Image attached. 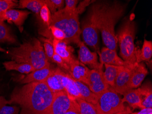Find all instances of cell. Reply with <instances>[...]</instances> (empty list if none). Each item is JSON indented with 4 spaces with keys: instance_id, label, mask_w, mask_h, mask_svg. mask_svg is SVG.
<instances>
[{
    "instance_id": "cell-1",
    "label": "cell",
    "mask_w": 152,
    "mask_h": 114,
    "mask_svg": "<svg viewBox=\"0 0 152 114\" xmlns=\"http://www.w3.org/2000/svg\"><path fill=\"white\" fill-rule=\"evenodd\" d=\"M54 94L45 82H32L14 89L8 104L19 105L20 114H48Z\"/></svg>"
},
{
    "instance_id": "cell-2",
    "label": "cell",
    "mask_w": 152,
    "mask_h": 114,
    "mask_svg": "<svg viewBox=\"0 0 152 114\" xmlns=\"http://www.w3.org/2000/svg\"><path fill=\"white\" fill-rule=\"evenodd\" d=\"M125 8V5L115 1H99L93 4L90 9L88 18L101 32L103 43L110 49H117L118 39L114 27L124 13Z\"/></svg>"
},
{
    "instance_id": "cell-3",
    "label": "cell",
    "mask_w": 152,
    "mask_h": 114,
    "mask_svg": "<svg viewBox=\"0 0 152 114\" xmlns=\"http://www.w3.org/2000/svg\"><path fill=\"white\" fill-rule=\"evenodd\" d=\"M12 60L18 63H27L37 69L50 66L44 49L38 39L24 42L19 47L13 48L10 53Z\"/></svg>"
},
{
    "instance_id": "cell-4",
    "label": "cell",
    "mask_w": 152,
    "mask_h": 114,
    "mask_svg": "<svg viewBox=\"0 0 152 114\" xmlns=\"http://www.w3.org/2000/svg\"><path fill=\"white\" fill-rule=\"evenodd\" d=\"M50 26L58 27L64 32L65 41L67 43H73L77 44L81 41V31L77 12L68 13L63 8L57 11L52 15Z\"/></svg>"
},
{
    "instance_id": "cell-5",
    "label": "cell",
    "mask_w": 152,
    "mask_h": 114,
    "mask_svg": "<svg viewBox=\"0 0 152 114\" xmlns=\"http://www.w3.org/2000/svg\"><path fill=\"white\" fill-rule=\"evenodd\" d=\"M135 36V26L131 20L124 23L117 36L120 47V55L123 60L128 64L136 62V49L134 41Z\"/></svg>"
},
{
    "instance_id": "cell-6",
    "label": "cell",
    "mask_w": 152,
    "mask_h": 114,
    "mask_svg": "<svg viewBox=\"0 0 152 114\" xmlns=\"http://www.w3.org/2000/svg\"><path fill=\"white\" fill-rule=\"evenodd\" d=\"M95 107L100 114H129L131 110L126 108L118 93L112 87L99 96Z\"/></svg>"
},
{
    "instance_id": "cell-7",
    "label": "cell",
    "mask_w": 152,
    "mask_h": 114,
    "mask_svg": "<svg viewBox=\"0 0 152 114\" xmlns=\"http://www.w3.org/2000/svg\"><path fill=\"white\" fill-rule=\"evenodd\" d=\"M88 86L96 95L100 96L107 90L110 86L105 80L102 70H90Z\"/></svg>"
},
{
    "instance_id": "cell-8",
    "label": "cell",
    "mask_w": 152,
    "mask_h": 114,
    "mask_svg": "<svg viewBox=\"0 0 152 114\" xmlns=\"http://www.w3.org/2000/svg\"><path fill=\"white\" fill-rule=\"evenodd\" d=\"M74 100L68 97L65 91L54 94L53 100L48 114H65L69 109Z\"/></svg>"
},
{
    "instance_id": "cell-9",
    "label": "cell",
    "mask_w": 152,
    "mask_h": 114,
    "mask_svg": "<svg viewBox=\"0 0 152 114\" xmlns=\"http://www.w3.org/2000/svg\"><path fill=\"white\" fill-rule=\"evenodd\" d=\"M79 47V59L83 64L87 65L95 70H102V65L99 63L96 52H92L86 47L84 43L80 41L77 44Z\"/></svg>"
},
{
    "instance_id": "cell-10",
    "label": "cell",
    "mask_w": 152,
    "mask_h": 114,
    "mask_svg": "<svg viewBox=\"0 0 152 114\" xmlns=\"http://www.w3.org/2000/svg\"><path fill=\"white\" fill-rule=\"evenodd\" d=\"M125 67L130 69L131 79L130 83V89H134L141 85L142 82L148 74V70L143 63H136L128 64Z\"/></svg>"
},
{
    "instance_id": "cell-11",
    "label": "cell",
    "mask_w": 152,
    "mask_h": 114,
    "mask_svg": "<svg viewBox=\"0 0 152 114\" xmlns=\"http://www.w3.org/2000/svg\"><path fill=\"white\" fill-rule=\"evenodd\" d=\"M82 33L84 42L86 44L98 49V30L94 24L87 18L83 24Z\"/></svg>"
},
{
    "instance_id": "cell-12",
    "label": "cell",
    "mask_w": 152,
    "mask_h": 114,
    "mask_svg": "<svg viewBox=\"0 0 152 114\" xmlns=\"http://www.w3.org/2000/svg\"><path fill=\"white\" fill-rule=\"evenodd\" d=\"M131 74L129 68L123 67L116 77L113 87L116 93L124 95L127 91L131 89L130 87Z\"/></svg>"
},
{
    "instance_id": "cell-13",
    "label": "cell",
    "mask_w": 152,
    "mask_h": 114,
    "mask_svg": "<svg viewBox=\"0 0 152 114\" xmlns=\"http://www.w3.org/2000/svg\"><path fill=\"white\" fill-rule=\"evenodd\" d=\"M69 66L70 74L73 79L88 85L90 70L76 59L72 61Z\"/></svg>"
},
{
    "instance_id": "cell-14",
    "label": "cell",
    "mask_w": 152,
    "mask_h": 114,
    "mask_svg": "<svg viewBox=\"0 0 152 114\" xmlns=\"http://www.w3.org/2000/svg\"><path fill=\"white\" fill-rule=\"evenodd\" d=\"M53 45L54 53L59 55L68 65L75 60L73 55V48L67 45L65 41L53 39Z\"/></svg>"
},
{
    "instance_id": "cell-15",
    "label": "cell",
    "mask_w": 152,
    "mask_h": 114,
    "mask_svg": "<svg viewBox=\"0 0 152 114\" xmlns=\"http://www.w3.org/2000/svg\"><path fill=\"white\" fill-rule=\"evenodd\" d=\"M65 73L59 68L53 69L45 83L53 92L57 93L64 90L63 85V79Z\"/></svg>"
},
{
    "instance_id": "cell-16",
    "label": "cell",
    "mask_w": 152,
    "mask_h": 114,
    "mask_svg": "<svg viewBox=\"0 0 152 114\" xmlns=\"http://www.w3.org/2000/svg\"><path fill=\"white\" fill-rule=\"evenodd\" d=\"M30 13L27 11L9 9L0 14V19L10 21L17 26L20 27L23 24L25 21Z\"/></svg>"
},
{
    "instance_id": "cell-17",
    "label": "cell",
    "mask_w": 152,
    "mask_h": 114,
    "mask_svg": "<svg viewBox=\"0 0 152 114\" xmlns=\"http://www.w3.org/2000/svg\"><path fill=\"white\" fill-rule=\"evenodd\" d=\"M100 63L118 66H125L127 63L124 61L117 55L116 50L110 49L107 47H103L99 54Z\"/></svg>"
},
{
    "instance_id": "cell-18",
    "label": "cell",
    "mask_w": 152,
    "mask_h": 114,
    "mask_svg": "<svg viewBox=\"0 0 152 114\" xmlns=\"http://www.w3.org/2000/svg\"><path fill=\"white\" fill-rule=\"evenodd\" d=\"M52 69L50 66L41 69H37L27 74L21 81V83L26 84L32 82H45L51 74Z\"/></svg>"
},
{
    "instance_id": "cell-19",
    "label": "cell",
    "mask_w": 152,
    "mask_h": 114,
    "mask_svg": "<svg viewBox=\"0 0 152 114\" xmlns=\"http://www.w3.org/2000/svg\"><path fill=\"white\" fill-rule=\"evenodd\" d=\"M63 85L64 90L71 99L76 100L78 98L82 99L74 79L70 74H65L63 78Z\"/></svg>"
},
{
    "instance_id": "cell-20",
    "label": "cell",
    "mask_w": 152,
    "mask_h": 114,
    "mask_svg": "<svg viewBox=\"0 0 152 114\" xmlns=\"http://www.w3.org/2000/svg\"><path fill=\"white\" fill-rule=\"evenodd\" d=\"M124 98L122 99L123 103L127 102L131 107L135 109L140 108L144 109L140 98V93L137 89H130L124 94Z\"/></svg>"
},
{
    "instance_id": "cell-21",
    "label": "cell",
    "mask_w": 152,
    "mask_h": 114,
    "mask_svg": "<svg viewBox=\"0 0 152 114\" xmlns=\"http://www.w3.org/2000/svg\"><path fill=\"white\" fill-rule=\"evenodd\" d=\"M74 80L78 88L82 99L94 105H95L98 102L99 96L91 91L87 85L75 79Z\"/></svg>"
},
{
    "instance_id": "cell-22",
    "label": "cell",
    "mask_w": 152,
    "mask_h": 114,
    "mask_svg": "<svg viewBox=\"0 0 152 114\" xmlns=\"http://www.w3.org/2000/svg\"><path fill=\"white\" fill-rule=\"evenodd\" d=\"M3 65L7 71L15 70L25 74H29L36 70L31 65L27 63H18L12 60L5 62Z\"/></svg>"
},
{
    "instance_id": "cell-23",
    "label": "cell",
    "mask_w": 152,
    "mask_h": 114,
    "mask_svg": "<svg viewBox=\"0 0 152 114\" xmlns=\"http://www.w3.org/2000/svg\"><path fill=\"white\" fill-rule=\"evenodd\" d=\"M137 90H139L142 104L144 109L152 108V90L151 85L146 84Z\"/></svg>"
},
{
    "instance_id": "cell-24",
    "label": "cell",
    "mask_w": 152,
    "mask_h": 114,
    "mask_svg": "<svg viewBox=\"0 0 152 114\" xmlns=\"http://www.w3.org/2000/svg\"><path fill=\"white\" fill-rule=\"evenodd\" d=\"M105 71L103 72V76L106 83L110 87L113 88L117 75L124 66L112 65L104 64Z\"/></svg>"
},
{
    "instance_id": "cell-25",
    "label": "cell",
    "mask_w": 152,
    "mask_h": 114,
    "mask_svg": "<svg viewBox=\"0 0 152 114\" xmlns=\"http://www.w3.org/2000/svg\"><path fill=\"white\" fill-rule=\"evenodd\" d=\"M136 62L148 61L151 59L152 56V43L151 41L144 39L142 48L140 51L136 50Z\"/></svg>"
},
{
    "instance_id": "cell-26",
    "label": "cell",
    "mask_w": 152,
    "mask_h": 114,
    "mask_svg": "<svg viewBox=\"0 0 152 114\" xmlns=\"http://www.w3.org/2000/svg\"><path fill=\"white\" fill-rule=\"evenodd\" d=\"M43 0H20L19 8H27L39 16L40 10L44 5Z\"/></svg>"
},
{
    "instance_id": "cell-27",
    "label": "cell",
    "mask_w": 152,
    "mask_h": 114,
    "mask_svg": "<svg viewBox=\"0 0 152 114\" xmlns=\"http://www.w3.org/2000/svg\"><path fill=\"white\" fill-rule=\"evenodd\" d=\"M0 42L15 43L17 39L4 21L0 19Z\"/></svg>"
},
{
    "instance_id": "cell-28",
    "label": "cell",
    "mask_w": 152,
    "mask_h": 114,
    "mask_svg": "<svg viewBox=\"0 0 152 114\" xmlns=\"http://www.w3.org/2000/svg\"><path fill=\"white\" fill-rule=\"evenodd\" d=\"M80 108V114H100L94 105L81 98L76 99Z\"/></svg>"
},
{
    "instance_id": "cell-29",
    "label": "cell",
    "mask_w": 152,
    "mask_h": 114,
    "mask_svg": "<svg viewBox=\"0 0 152 114\" xmlns=\"http://www.w3.org/2000/svg\"><path fill=\"white\" fill-rule=\"evenodd\" d=\"M43 1L53 14L57 12V9L59 11L63 9L65 1L64 0H43Z\"/></svg>"
},
{
    "instance_id": "cell-30",
    "label": "cell",
    "mask_w": 152,
    "mask_h": 114,
    "mask_svg": "<svg viewBox=\"0 0 152 114\" xmlns=\"http://www.w3.org/2000/svg\"><path fill=\"white\" fill-rule=\"evenodd\" d=\"M43 42L44 50L46 54V57L48 61L53 62V57L54 54L53 46V41L48 38H42Z\"/></svg>"
},
{
    "instance_id": "cell-31",
    "label": "cell",
    "mask_w": 152,
    "mask_h": 114,
    "mask_svg": "<svg viewBox=\"0 0 152 114\" xmlns=\"http://www.w3.org/2000/svg\"><path fill=\"white\" fill-rule=\"evenodd\" d=\"M39 16L43 24L48 27H49L51 24L52 15L49 8L45 4L42 6L40 10Z\"/></svg>"
},
{
    "instance_id": "cell-32",
    "label": "cell",
    "mask_w": 152,
    "mask_h": 114,
    "mask_svg": "<svg viewBox=\"0 0 152 114\" xmlns=\"http://www.w3.org/2000/svg\"><path fill=\"white\" fill-rule=\"evenodd\" d=\"M18 5L17 1H15L0 0V14L17 7Z\"/></svg>"
},
{
    "instance_id": "cell-33",
    "label": "cell",
    "mask_w": 152,
    "mask_h": 114,
    "mask_svg": "<svg viewBox=\"0 0 152 114\" xmlns=\"http://www.w3.org/2000/svg\"><path fill=\"white\" fill-rule=\"evenodd\" d=\"M48 28L51 31L52 35L53 37V39H57L60 41L65 40V34L60 28L53 26H50Z\"/></svg>"
},
{
    "instance_id": "cell-34",
    "label": "cell",
    "mask_w": 152,
    "mask_h": 114,
    "mask_svg": "<svg viewBox=\"0 0 152 114\" xmlns=\"http://www.w3.org/2000/svg\"><path fill=\"white\" fill-rule=\"evenodd\" d=\"M53 62L57 63L60 67L67 71H69L70 72V67L69 65L59 55L57 54L56 53H54L53 55Z\"/></svg>"
},
{
    "instance_id": "cell-35",
    "label": "cell",
    "mask_w": 152,
    "mask_h": 114,
    "mask_svg": "<svg viewBox=\"0 0 152 114\" xmlns=\"http://www.w3.org/2000/svg\"><path fill=\"white\" fill-rule=\"evenodd\" d=\"M65 7L63 8L64 11L68 13H74L77 12V5L78 1L77 0H66Z\"/></svg>"
},
{
    "instance_id": "cell-36",
    "label": "cell",
    "mask_w": 152,
    "mask_h": 114,
    "mask_svg": "<svg viewBox=\"0 0 152 114\" xmlns=\"http://www.w3.org/2000/svg\"><path fill=\"white\" fill-rule=\"evenodd\" d=\"M19 108L16 106H5L0 108V114H18Z\"/></svg>"
},
{
    "instance_id": "cell-37",
    "label": "cell",
    "mask_w": 152,
    "mask_h": 114,
    "mask_svg": "<svg viewBox=\"0 0 152 114\" xmlns=\"http://www.w3.org/2000/svg\"><path fill=\"white\" fill-rule=\"evenodd\" d=\"M65 114H80V108L76 100L73 101L71 107Z\"/></svg>"
},
{
    "instance_id": "cell-38",
    "label": "cell",
    "mask_w": 152,
    "mask_h": 114,
    "mask_svg": "<svg viewBox=\"0 0 152 114\" xmlns=\"http://www.w3.org/2000/svg\"><path fill=\"white\" fill-rule=\"evenodd\" d=\"M92 1H89V0H88H88H85L84 1L80 2L78 7H77V11L78 15H79V14L83 13V12L85 10L86 7L92 3Z\"/></svg>"
},
{
    "instance_id": "cell-39",
    "label": "cell",
    "mask_w": 152,
    "mask_h": 114,
    "mask_svg": "<svg viewBox=\"0 0 152 114\" xmlns=\"http://www.w3.org/2000/svg\"><path fill=\"white\" fill-rule=\"evenodd\" d=\"M8 101L4 97L0 96V108L8 104Z\"/></svg>"
},
{
    "instance_id": "cell-40",
    "label": "cell",
    "mask_w": 152,
    "mask_h": 114,
    "mask_svg": "<svg viewBox=\"0 0 152 114\" xmlns=\"http://www.w3.org/2000/svg\"><path fill=\"white\" fill-rule=\"evenodd\" d=\"M0 52H6V50L4 49L3 48H1L0 47Z\"/></svg>"
},
{
    "instance_id": "cell-41",
    "label": "cell",
    "mask_w": 152,
    "mask_h": 114,
    "mask_svg": "<svg viewBox=\"0 0 152 114\" xmlns=\"http://www.w3.org/2000/svg\"><path fill=\"white\" fill-rule=\"evenodd\" d=\"M137 114H142V113L141 111H140V112H139V113H137Z\"/></svg>"
},
{
    "instance_id": "cell-42",
    "label": "cell",
    "mask_w": 152,
    "mask_h": 114,
    "mask_svg": "<svg viewBox=\"0 0 152 114\" xmlns=\"http://www.w3.org/2000/svg\"><path fill=\"white\" fill-rule=\"evenodd\" d=\"M126 114V113H120V114Z\"/></svg>"
},
{
    "instance_id": "cell-43",
    "label": "cell",
    "mask_w": 152,
    "mask_h": 114,
    "mask_svg": "<svg viewBox=\"0 0 152 114\" xmlns=\"http://www.w3.org/2000/svg\"><path fill=\"white\" fill-rule=\"evenodd\" d=\"M137 114V112H136V113H133V114Z\"/></svg>"
}]
</instances>
